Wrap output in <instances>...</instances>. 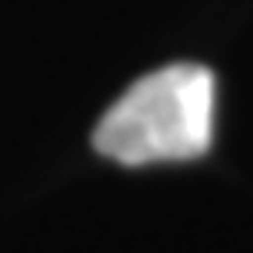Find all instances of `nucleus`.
Instances as JSON below:
<instances>
[{
	"label": "nucleus",
	"mask_w": 253,
	"mask_h": 253,
	"mask_svg": "<svg viewBox=\"0 0 253 253\" xmlns=\"http://www.w3.org/2000/svg\"><path fill=\"white\" fill-rule=\"evenodd\" d=\"M214 92L207 66H161L109 105L92 131L95 151L128 168L197 158L214 138Z\"/></svg>",
	"instance_id": "f257e3e1"
}]
</instances>
